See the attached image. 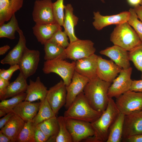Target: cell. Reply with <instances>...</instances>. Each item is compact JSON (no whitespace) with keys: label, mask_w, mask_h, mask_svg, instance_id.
I'll list each match as a JSON object with an SVG mask.
<instances>
[{"label":"cell","mask_w":142,"mask_h":142,"mask_svg":"<svg viewBox=\"0 0 142 142\" xmlns=\"http://www.w3.org/2000/svg\"><path fill=\"white\" fill-rule=\"evenodd\" d=\"M111 83L97 77L90 80L85 86L83 93L90 105L95 110L102 113L106 109L110 99L108 92Z\"/></svg>","instance_id":"cell-1"},{"label":"cell","mask_w":142,"mask_h":142,"mask_svg":"<svg viewBox=\"0 0 142 142\" xmlns=\"http://www.w3.org/2000/svg\"><path fill=\"white\" fill-rule=\"evenodd\" d=\"M102 113L94 110L90 105L83 92L79 94L64 113L66 118L82 120L91 123Z\"/></svg>","instance_id":"cell-2"},{"label":"cell","mask_w":142,"mask_h":142,"mask_svg":"<svg viewBox=\"0 0 142 142\" xmlns=\"http://www.w3.org/2000/svg\"><path fill=\"white\" fill-rule=\"evenodd\" d=\"M120 113L115 102L110 98L106 109L101 116L90 123L94 136L99 142H106L109 129Z\"/></svg>","instance_id":"cell-3"},{"label":"cell","mask_w":142,"mask_h":142,"mask_svg":"<svg viewBox=\"0 0 142 142\" xmlns=\"http://www.w3.org/2000/svg\"><path fill=\"white\" fill-rule=\"evenodd\" d=\"M110 41L129 51L138 46L141 41L127 22L116 25L111 33Z\"/></svg>","instance_id":"cell-4"},{"label":"cell","mask_w":142,"mask_h":142,"mask_svg":"<svg viewBox=\"0 0 142 142\" xmlns=\"http://www.w3.org/2000/svg\"><path fill=\"white\" fill-rule=\"evenodd\" d=\"M75 61L68 62L65 59L46 60L44 62L42 70L44 73H56L62 79L66 86L71 83L75 71Z\"/></svg>","instance_id":"cell-5"},{"label":"cell","mask_w":142,"mask_h":142,"mask_svg":"<svg viewBox=\"0 0 142 142\" xmlns=\"http://www.w3.org/2000/svg\"><path fill=\"white\" fill-rule=\"evenodd\" d=\"M115 103L120 113L125 115L142 110V92L129 90L116 98Z\"/></svg>","instance_id":"cell-6"},{"label":"cell","mask_w":142,"mask_h":142,"mask_svg":"<svg viewBox=\"0 0 142 142\" xmlns=\"http://www.w3.org/2000/svg\"><path fill=\"white\" fill-rule=\"evenodd\" d=\"M93 42L89 40H78L70 43L65 48L67 58L76 61L94 54Z\"/></svg>","instance_id":"cell-7"},{"label":"cell","mask_w":142,"mask_h":142,"mask_svg":"<svg viewBox=\"0 0 142 142\" xmlns=\"http://www.w3.org/2000/svg\"><path fill=\"white\" fill-rule=\"evenodd\" d=\"M52 0H36L32 13L33 19L38 24H54L55 23Z\"/></svg>","instance_id":"cell-8"},{"label":"cell","mask_w":142,"mask_h":142,"mask_svg":"<svg viewBox=\"0 0 142 142\" xmlns=\"http://www.w3.org/2000/svg\"><path fill=\"white\" fill-rule=\"evenodd\" d=\"M132 71L131 67L121 69L109 88L108 95L109 98H117L130 90L133 80L131 78Z\"/></svg>","instance_id":"cell-9"},{"label":"cell","mask_w":142,"mask_h":142,"mask_svg":"<svg viewBox=\"0 0 142 142\" xmlns=\"http://www.w3.org/2000/svg\"><path fill=\"white\" fill-rule=\"evenodd\" d=\"M65 118L67 127L71 135L73 142H79L94 135V132L90 123Z\"/></svg>","instance_id":"cell-10"},{"label":"cell","mask_w":142,"mask_h":142,"mask_svg":"<svg viewBox=\"0 0 142 142\" xmlns=\"http://www.w3.org/2000/svg\"><path fill=\"white\" fill-rule=\"evenodd\" d=\"M66 96V86L62 80L48 90L46 98L56 115L65 105Z\"/></svg>","instance_id":"cell-11"},{"label":"cell","mask_w":142,"mask_h":142,"mask_svg":"<svg viewBox=\"0 0 142 142\" xmlns=\"http://www.w3.org/2000/svg\"><path fill=\"white\" fill-rule=\"evenodd\" d=\"M40 53L37 50L27 47L18 64L19 70L27 79L34 74L37 69L40 60Z\"/></svg>","instance_id":"cell-12"},{"label":"cell","mask_w":142,"mask_h":142,"mask_svg":"<svg viewBox=\"0 0 142 142\" xmlns=\"http://www.w3.org/2000/svg\"><path fill=\"white\" fill-rule=\"evenodd\" d=\"M122 69L111 59L107 60L98 55L97 74L102 80L112 83Z\"/></svg>","instance_id":"cell-13"},{"label":"cell","mask_w":142,"mask_h":142,"mask_svg":"<svg viewBox=\"0 0 142 142\" xmlns=\"http://www.w3.org/2000/svg\"><path fill=\"white\" fill-rule=\"evenodd\" d=\"M90 79L75 70L69 84L66 86L67 96L64 106L67 109L77 96L83 92L85 86Z\"/></svg>","instance_id":"cell-14"},{"label":"cell","mask_w":142,"mask_h":142,"mask_svg":"<svg viewBox=\"0 0 142 142\" xmlns=\"http://www.w3.org/2000/svg\"><path fill=\"white\" fill-rule=\"evenodd\" d=\"M129 11H124L120 13L110 16H103L99 11L93 12L94 21L93 25L97 30L102 29L109 25L119 24L127 22L129 16Z\"/></svg>","instance_id":"cell-15"},{"label":"cell","mask_w":142,"mask_h":142,"mask_svg":"<svg viewBox=\"0 0 142 142\" xmlns=\"http://www.w3.org/2000/svg\"><path fill=\"white\" fill-rule=\"evenodd\" d=\"M141 133L142 111H136L125 115L122 139Z\"/></svg>","instance_id":"cell-16"},{"label":"cell","mask_w":142,"mask_h":142,"mask_svg":"<svg viewBox=\"0 0 142 142\" xmlns=\"http://www.w3.org/2000/svg\"><path fill=\"white\" fill-rule=\"evenodd\" d=\"M99 53L110 58L122 69L130 67L129 52L119 46L114 45L101 50Z\"/></svg>","instance_id":"cell-17"},{"label":"cell","mask_w":142,"mask_h":142,"mask_svg":"<svg viewBox=\"0 0 142 142\" xmlns=\"http://www.w3.org/2000/svg\"><path fill=\"white\" fill-rule=\"evenodd\" d=\"M98 56L94 54L75 61V70L90 80L97 77Z\"/></svg>","instance_id":"cell-18"},{"label":"cell","mask_w":142,"mask_h":142,"mask_svg":"<svg viewBox=\"0 0 142 142\" xmlns=\"http://www.w3.org/2000/svg\"><path fill=\"white\" fill-rule=\"evenodd\" d=\"M17 32L19 36L18 41L5 57L1 60L0 62L3 64H8L10 65L18 64L27 48L26 40L22 31L19 28Z\"/></svg>","instance_id":"cell-19"},{"label":"cell","mask_w":142,"mask_h":142,"mask_svg":"<svg viewBox=\"0 0 142 142\" xmlns=\"http://www.w3.org/2000/svg\"><path fill=\"white\" fill-rule=\"evenodd\" d=\"M48 90L39 77L35 81L30 79L25 92L26 97L25 100L32 102L39 100L42 102L45 98Z\"/></svg>","instance_id":"cell-20"},{"label":"cell","mask_w":142,"mask_h":142,"mask_svg":"<svg viewBox=\"0 0 142 142\" xmlns=\"http://www.w3.org/2000/svg\"><path fill=\"white\" fill-rule=\"evenodd\" d=\"M65 14L63 26L64 31L70 40V43L75 41L78 39L75 36L74 27L77 24L78 18L73 13V8L71 4H68L65 6Z\"/></svg>","instance_id":"cell-21"},{"label":"cell","mask_w":142,"mask_h":142,"mask_svg":"<svg viewBox=\"0 0 142 142\" xmlns=\"http://www.w3.org/2000/svg\"><path fill=\"white\" fill-rule=\"evenodd\" d=\"M40 103L23 101L17 105L12 111L26 122L32 120L37 114Z\"/></svg>","instance_id":"cell-22"},{"label":"cell","mask_w":142,"mask_h":142,"mask_svg":"<svg viewBox=\"0 0 142 142\" xmlns=\"http://www.w3.org/2000/svg\"><path fill=\"white\" fill-rule=\"evenodd\" d=\"M24 0H0V26L10 19L22 7Z\"/></svg>","instance_id":"cell-23"},{"label":"cell","mask_w":142,"mask_h":142,"mask_svg":"<svg viewBox=\"0 0 142 142\" xmlns=\"http://www.w3.org/2000/svg\"><path fill=\"white\" fill-rule=\"evenodd\" d=\"M61 26L57 23L43 24H36L32 27L33 33L38 41L44 45L49 40Z\"/></svg>","instance_id":"cell-24"},{"label":"cell","mask_w":142,"mask_h":142,"mask_svg":"<svg viewBox=\"0 0 142 142\" xmlns=\"http://www.w3.org/2000/svg\"><path fill=\"white\" fill-rule=\"evenodd\" d=\"M25 123L20 117L15 114L0 131L8 137L12 142H16Z\"/></svg>","instance_id":"cell-25"},{"label":"cell","mask_w":142,"mask_h":142,"mask_svg":"<svg viewBox=\"0 0 142 142\" xmlns=\"http://www.w3.org/2000/svg\"><path fill=\"white\" fill-rule=\"evenodd\" d=\"M28 85L27 78L20 72L15 80L7 87L2 100L25 92Z\"/></svg>","instance_id":"cell-26"},{"label":"cell","mask_w":142,"mask_h":142,"mask_svg":"<svg viewBox=\"0 0 142 142\" xmlns=\"http://www.w3.org/2000/svg\"><path fill=\"white\" fill-rule=\"evenodd\" d=\"M125 115L120 113L110 126L106 142H120L123 138Z\"/></svg>","instance_id":"cell-27"},{"label":"cell","mask_w":142,"mask_h":142,"mask_svg":"<svg viewBox=\"0 0 142 142\" xmlns=\"http://www.w3.org/2000/svg\"><path fill=\"white\" fill-rule=\"evenodd\" d=\"M49 138V141L55 142L59 127L56 116L45 120L37 125Z\"/></svg>","instance_id":"cell-28"},{"label":"cell","mask_w":142,"mask_h":142,"mask_svg":"<svg viewBox=\"0 0 142 142\" xmlns=\"http://www.w3.org/2000/svg\"><path fill=\"white\" fill-rule=\"evenodd\" d=\"M44 45V59L45 61L67 58L65 48L48 41Z\"/></svg>","instance_id":"cell-29"},{"label":"cell","mask_w":142,"mask_h":142,"mask_svg":"<svg viewBox=\"0 0 142 142\" xmlns=\"http://www.w3.org/2000/svg\"><path fill=\"white\" fill-rule=\"evenodd\" d=\"M40 104L38 111L32 121L35 126L43 121L56 116L46 98Z\"/></svg>","instance_id":"cell-30"},{"label":"cell","mask_w":142,"mask_h":142,"mask_svg":"<svg viewBox=\"0 0 142 142\" xmlns=\"http://www.w3.org/2000/svg\"><path fill=\"white\" fill-rule=\"evenodd\" d=\"M19 28L17 20L14 14L9 22L0 26V38L14 39L15 38V32Z\"/></svg>","instance_id":"cell-31"},{"label":"cell","mask_w":142,"mask_h":142,"mask_svg":"<svg viewBox=\"0 0 142 142\" xmlns=\"http://www.w3.org/2000/svg\"><path fill=\"white\" fill-rule=\"evenodd\" d=\"M36 127L32 120L26 122L16 142H36L34 138Z\"/></svg>","instance_id":"cell-32"},{"label":"cell","mask_w":142,"mask_h":142,"mask_svg":"<svg viewBox=\"0 0 142 142\" xmlns=\"http://www.w3.org/2000/svg\"><path fill=\"white\" fill-rule=\"evenodd\" d=\"M26 97V94L25 92L14 95L10 99L2 100L0 103V109L7 114L11 112L19 103L25 100Z\"/></svg>","instance_id":"cell-33"},{"label":"cell","mask_w":142,"mask_h":142,"mask_svg":"<svg viewBox=\"0 0 142 142\" xmlns=\"http://www.w3.org/2000/svg\"><path fill=\"white\" fill-rule=\"evenodd\" d=\"M57 119L59 129L55 142H72V136L67 127L66 118L63 116H60Z\"/></svg>","instance_id":"cell-34"},{"label":"cell","mask_w":142,"mask_h":142,"mask_svg":"<svg viewBox=\"0 0 142 142\" xmlns=\"http://www.w3.org/2000/svg\"><path fill=\"white\" fill-rule=\"evenodd\" d=\"M130 61L132 62L136 68L141 72L142 79V41L137 47L129 51Z\"/></svg>","instance_id":"cell-35"},{"label":"cell","mask_w":142,"mask_h":142,"mask_svg":"<svg viewBox=\"0 0 142 142\" xmlns=\"http://www.w3.org/2000/svg\"><path fill=\"white\" fill-rule=\"evenodd\" d=\"M64 0H57L52 3V8L55 23L61 26H63L64 14L65 6Z\"/></svg>","instance_id":"cell-36"},{"label":"cell","mask_w":142,"mask_h":142,"mask_svg":"<svg viewBox=\"0 0 142 142\" xmlns=\"http://www.w3.org/2000/svg\"><path fill=\"white\" fill-rule=\"evenodd\" d=\"M129 11L130 14L127 22L133 27L142 41V22L138 19V16L134 8H130Z\"/></svg>","instance_id":"cell-37"},{"label":"cell","mask_w":142,"mask_h":142,"mask_svg":"<svg viewBox=\"0 0 142 142\" xmlns=\"http://www.w3.org/2000/svg\"><path fill=\"white\" fill-rule=\"evenodd\" d=\"M62 29L58 30L53 35L48 42L56 44L65 48L69 45L68 38L66 33L62 31Z\"/></svg>","instance_id":"cell-38"},{"label":"cell","mask_w":142,"mask_h":142,"mask_svg":"<svg viewBox=\"0 0 142 142\" xmlns=\"http://www.w3.org/2000/svg\"><path fill=\"white\" fill-rule=\"evenodd\" d=\"M18 69H19V67L18 64L11 65L10 67L7 69L3 68L0 69V78L9 80L13 73Z\"/></svg>","instance_id":"cell-39"},{"label":"cell","mask_w":142,"mask_h":142,"mask_svg":"<svg viewBox=\"0 0 142 142\" xmlns=\"http://www.w3.org/2000/svg\"><path fill=\"white\" fill-rule=\"evenodd\" d=\"M34 138L36 142H47L49 139V138L37 126L35 129Z\"/></svg>","instance_id":"cell-40"},{"label":"cell","mask_w":142,"mask_h":142,"mask_svg":"<svg viewBox=\"0 0 142 142\" xmlns=\"http://www.w3.org/2000/svg\"><path fill=\"white\" fill-rule=\"evenodd\" d=\"M9 80L0 78V99L2 100L6 90L10 83Z\"/></svg>","instance_id":"cell-41"},{"label":"cell","mask_w":142,"mask_h":142,"mask_svg":"<svg viewBox=\"0 0 142 142\" xmlns=\"http://www.w3.org/2000/svg\"><path fill=\"white\" fill-rule=\"evenodd\" d=\"M129 90L142 92V79L133 80Z\"/></svg>","instance_id":"cell-42"},{"label":"cell","mask_w":142,"mask_h":142,"mask_svg":"<svg viewBox=\"0 0 142 142\" xmlns=\"http://www.w3.org/2000/svg\"><path fill=\"white\" fill-rule=\"evenodd\" d=\"M124 142H142V133L131 136L122 139Z\"/></svg>","instance_id":"cell-43"},{"label":"cell","mask_w":142,"mask_h":142,"mask_svg":"<svg viewBox=\"0 0 142 142\" xmlns=\"http://www.w3.org/2000/svg\"><path fill=\"white\" fill-rule=\"evenodd\" d=\"M15 114L12 111L7 114L0 119V129H1L9 121L11 118Z\"/></svg>","instance_id":"cell-44"},{"label":"cell","mask_w":142,"mask_h":142,"mask_svg":"<svg viewBox=\"0 0 142 142\" xmlns=\"http://www.w3.org/2000/svg\"><path fill=\"white\" fill-rule=\"evenodd\" d=\"M138 18L142 22V5H138L134 7V8Z\"/></svg>","instance_id":"cell-45"},{"label":"cell","mask_w":142,"mask_h":142,"mask_svg":"<svg viewBox=\"0 0 142 142\" xmlns=\"http://www.w3.org/2000/svg\"><path fill=\"white\" fill-rule=\"evenodd\" d=\"M130 6L135 7L138 5H142V0H126Z\"/></svg>","instance_id":"cell-46"},{"label":"cell","mask_w":142,"mask_h":142,"mask_svg":"<svg viewBox=\"0 0 142 142\" xmlns=\"http://www.w3.org/2000/svg\"><path fill=\"white\" fill-rule=\"evenodd\" d=\"M10 139L0 131V142H11Z\"/></svg>","instance_id":"cell-47"},{"label":"cell","mask_w":142,"mask_h":142,"mask_svg":"<svg viewBox=\"0 0 142 142\" xmlns=\"http://www.w3.org/2000/svg\"><path fill=\"white\" fill-rule=\"evenodd\" d=\"M10 48V46L8 45H4L0 47V55L4 54Z\"/></svg>","instance_id":"cell-48"},{"label":"cell","mask_w":142,"mask_h":142,"mask_svg":"<svg viewBox=\"0 0 142 142\" xmlns=\"http://www.w3.org/2000/svg\"><path fill=\"white\" fill-rule=\"evenodd\" d=\"M7 113L4 110L1 109H0V117L5 115Z\"/></svg>","instance_id":"cell-49"},{"label":"cell","mask_w":142,"mask_h":142,"mask_svg":"<svg viewBox=\"0 0 142 142\" xmlns=\"http://www.w3.org/2000/svg\"><path fill=\"white\" fill-rule=\"evenodd\" d=\"M102 2L104 3L105 2L104 0H100Z\"/></svg>","instance_id":"cell-50"},{"label":"cell","mask_w":142,"mask_h":142,"mask_svg":"<svg viewBox=\"0 0 142 142\" xmlns=\"http://www.w3.org/2000/svg\"><path fill=\"white\" fill-rule=\"evenodd\" d=\"M141 111H142V110H141Z\"/></svg>","instance_id":"cell-51"}]
</instances>
